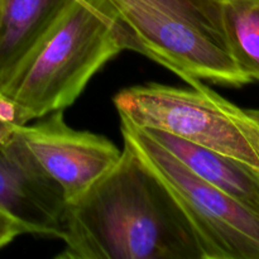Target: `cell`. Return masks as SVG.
I'll use <instances>...</instances> for the list:
<instances>
[{
  "mask_svg": "<svg viewBox=\"0 0 259 259\" xmlns=\"http://www.w3.org/2000/svg\"><path fill=\"white\" fill-rule=\"evenodd\" d=\"M120 121L124 144L174 197L204 259H259V214L196 176L143 129L125 119Z\"/></svg>",
  "mask_w": 259,
  "mask_h": 259,
  "instance_id": "cell-4",
  "label": "cell"
},
{
  "mask_svg": "<svg viewBox=\"0 0 259 259\" xmlns=\"http://www.w3.org/2000/svg\"><path fill=\"white\" fill-rule=\"evenodd\" d=\"M15 128H17L15 125L4 123V121L0 120V144H2L5 139H8L12 136L13 132L15 131Z\"/></svg>",
  "mask_w": 259,
  "mask_h": 259,
  "instance_id": "cell-13",
  "label": "cell"
},
{
  "mask_svg": "<svg viewBox=\"0 0 259 259\" xmlns=\"http://www.w3.org/2000/svg\"><path fill=\"white\" fill-rule=\"evenodd\" d=\"M222 24L237 67L259 83V0H223Z\"/></svg>",
  "mask_w": 259,
  "mask_h": 259,
  "instance_id": "cell-10",
  "label": "cell"
},
{
  "mask_svg": "<svg viewBox=\"0 0 259 259\" xmlns=\"http://www.w3.org/2000/svg\"><path fill=\"white\" fill-rule=\"evenodd\" d=\"M25 234L24 228L9 212L0 207V248L12 243L19 235Z\"/></svg>",
  "mask_w": 259,
  "mask_h": 259,
  "instance_id": "cell-12",
  "label": "cell"
},
{
  "mask_svg": "<svg viewBox=\"0 0 259 259\" xmlns=\"http://www.w3.org/2000/svg\"><path fill=\"white\" fill-rule=\"evenodd\" d=\"M143 131L196 176L259 214V174L257 169L171 134L156 129Z\"/></svg>",
  "mask_w": 259,
  "mask_h": 259,
  "instance_id": "cell-8",
  "label": "cell"
},
{
  "mask_svg": "<svg viewBox=\"0 0 259 259\" xmlns=\"http://www.w3.org/2000/svg\"><path fill=\"white\" fill-rule=\"evenodd\" d=\"M0 2H2V0H0Z\"/></svg>",
  "mask_w": 259,
  "mask_h": 259,
  "instance_id": "cell-14",
  "label": "cell"
},
{
  "mask_svg": "<svg viewBox=\"0 0 259 259\" xmlns=\"http://www.w3.org/2000/svg\"><path fill=\"white\" fill-rule=\"evenodd\" d=\"M134 33L141 55L189 85L240 88L249 78L233 61L222 24L223 0H108Z\"/></svg>",
  "mask_w": 259,
  "mask_h": 259,
  "instance_id": "cell-3",
  "label": "cell"
},
{
  "mask_svg": "<svg viewBox=\"0 0 259 259\" xmlns=\"http://www.w3.org/2000/svg\"><path fill=\"white\" fill-rule=\"evenodd\" d=\"M209 94L217 105L230 116L244 133L259 158V109H242L209 88ZM259 174V171H258Z\"/></svg>",
  "mask_w": 259,
  "mask_h": 259,
  "instance_id": "cell-11",
  "label": "cell"
},
{
  "mask_svg": "<svg viewBox=\"0 0 259 259\" xmlns=\"http://www.w3.org/2000/svg\"><path fill=\"white\" fill-rule=\"evenodd\" d=\"M128 50L141 52L108 0H71L0 85V94L25 125L72 105L94 75Z\"/></svg>",
  "mask_w": 259,
  "mask_h": 259,
  "instance_id": "cell-2",
  "label": "cell"
},
{
  "mask_svg": "<svg viewBox=\"0 0 259 259\" xmlns=\"http://www.w3.org/2000/svg\"><path fill=\"white\" fill-rule=\"evenodd\" d=\"M0 207L22 224L25 234L62 239L65 194L15 131L0 144Z\"/></svg>",
  "mask_w": 259,
  "mask_h": 259,
  "instance_id": "cell-7",
  "label": "cell"
},
{
  "mask_svg": "<svg viewBox=\"0 0 259 259\" xmlns=\"http://www.w3.org/2000/svg\"><path fill=\"white\" fill-rule=\"evenodd\" d=\"M57 259H204L166 187L124 144L120 158L67 205Z\"/></svg>",
  "mask_w": 259,
  "mask_h": 259,
  "instance_id": "cell-1",
  "label": "cell"
},
{
  "mask_svg": "<svg viewBox=\"0 0 259 259\" xmlns=\"http://www.w3.org/2000/svg\"><path fill=\"white\" fill-rule=\"evenodd\" d=\"M190 89L151 82L116 94L121 119L142 129H156L234 158L259 171V158L239 126L217 105L201 81Z\"/></svg>",
  "mask_w": 259,
  "mask_h": 259,
  "instance_id": "cell-5",
  "label": "cell"
},
{
  "mask_svg": "<svg viewBox=\"0 0 259 259\" xmlns=\"http://www.w3.org/2000/svg\"><path fill=\"white\" fill-rule=\"evenodd\" d=\"M15 132L46 174L60 185L67 205L88 191L121 154L105 137L67 125L62 110L32 125L17 126Z\"/></svg>",
  "mask_w": 259,
  "mask_h": 259,
  "instance_id": "cell-6",
  "label": "cell"
},
{
  "mask_svg": "<svg viewBox=\"0 0 259 259\" xmlns=\"http://www.w3.org/2000/svg\"><path fill=\"white\" fill-rule=\"evenodd\" d=\"M71 0L0 2V85Z\"/></svg>",
  "mask_w": 259,
  "mask_h": 259,
  "instance_id": "cell-9",
  "label": "cell"
}]
</instances>
